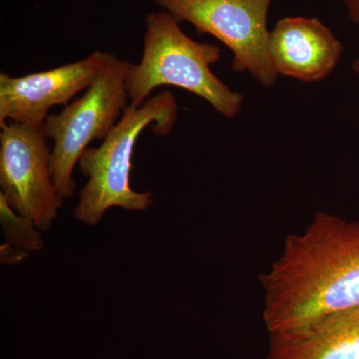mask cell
<instances>
[{"label": "cell", "instance_id": "4fadbf2b", "mask_svg": "<svg viewBox=\"0 0 359 359\" xmlns=\"http://www.w3.org/2000/svg\"><path fill=\"white\" fill-rule=\"evenodd\" d=\"M353 70L356 75L359 77V57L356 58L353 62Z\"/></svg>", "mask_w": 359, "mask_h": 359}, {"label": "cell", "instance_id": "6da1fadb", "mask_svg": "<svg viewBox=\"0 0 359 359\" xmlns=\"http://www.w3.org/2000/svg\"><path fill=\"white\" fill-rule=\"evenodd\" d=\"M269 334L359 309V221L318 212L259 276Z\"/></svg>", "mask_w": 359, "mask_h": 359}, {"label": "cell", "instance_id": "8fae6325", "mask_svg": "<svg viewBox=\"0 0 359 359\" xmlns=\"http://www.w3.org/2000/svg\"><path fill=\"white\" fill-rule=\"evenodd\" d=\"M28 252H23L18 248L14 247L11 243L6 242V244L0 248V261L4 264H15L22 261L27 257Z\"/></svg>", "mask_w": 359, "mask_h": 359}, {"label": "cell", "instance_id": "7c38bea8", "mask_svg": "<svg viewBox=\"0 0 359 359\" xmlns=\"http://www.w3.org/2000/svg\"><path fill=\"white\" fill-rule=\"evenodd\" d=\"M348 14L349 20L359 28V0H342Z\"/></svg>", "mask_w": 359, "mask_h": 359}, {"label": "cell", "instance_id": "7a4b0ae2", "mask_svg": "<svg viewBox=\"0 0 359 359\" xmlns=\"http://www.w3.org/2000/svg\"><path fill=\"white\" fill-rule=\"evenodd\" d=\"M145 27L143 55L140 62L130 65L127 75L129 105L140 107L156 88L175 86L204 99L224 117L238 116L242 94L231 90L211 69L221 59L219 46L191 39L165 11L147 14Z\"/></svg>", "mask_w": 359, "mask_h": 359}, {"label": "cell", "instance_id": "277c9868", "mask_svg": "<svg viewBox=\"0 0 359 359\" xmlns=\"http://www.w3.org/2000/svg\"><path fill=\"white\" fill-rule=\"evenodd\" d=\"M130 65L113 54H106L102 70L83 95L45 120L47 138L54 142L52 180L63 202L75 192L73 170L84 151L92 141L105 140L129 106L126 79Z\"/></svg>", "mask_w": 359, "mask_h": 359}, {"label": "cell", "instance_id": "ba28073f", "mask_svg": "<svg viewBox=\"0 0 359 359\" xmlns=\"http://www.w3.org/2000/svg\"><path fill=\"white\" fill-rule=\"evenodd\" d=\"M269 52L278 76L311 83L327 78L339 65L344 45L316 18H283L269 32Z\"/></svg>", "mask_w": 359, "mask_h": 359}, {"label": "cell", "instance_id": "9c48e42d", "mask_svg": "<svg viewBox=\"0 0 359 359\" xmlns=\"http://www.w3.org/2000/svg\"><path fill=\"white\" fill-rule=\"evenodd\" d=\"M266 359H359V309L269 334Z\"/></svg>", "mask_w": 359, "mask_h": 359}, {"label": "cell", "instance_id": "5b68a950", "mask_svg": "<svg viewBox=\"0 0 359 359\" xmlns=\"http://www.w3.org/2000/svg\"><path fill=\"white\" fill-rule=\"evenodd\" d=\"M273 0H154L181 22L210 34L233 53V70L247 72L264 87L278 75L269 57L268 15Z\"/></svg>", "mask_w": 359, "mask_h": 359}, {"label": "cell", "instance_id": "30bf717a", "mask_svg": "<svg viewBox=\"0 0 359 359\" xmlns=\"http://www.w3.org/2000/svg\"><path fill=\"white\" fill-rule=\"evenodd\" d=\"M0 222L7 242L23 252H35L43 248L41 231L32 219L20 216L0 193Z\"/></svg>", "mask_w": 359, "mask_h": 359}, {"label": "cell", "instance_id": "3957f363", "mask_svg": "<svg viewBox=\"0 0 359 359\" xmlns=\"http://www.w3.org/2000/svg\"><path fill=\"white\" fill-rule=\"evenodd\" d=\"M178 105L172 92L165 90L140 107L129 105L120 121L99 147L87 148L78 161L80 172L88 178L80 191L75 218L96 226L111 208L145 211L153 203L152 193H139L131 187L132 157L137 139L152 126L158 136L173 131Z\"/></svg>", "mask_w": 359, "mask_h": 359}, {"label": "cell", "instance_id": "52a82bcc", "mask_svg": "<svg viewBox=\"0 0 359 359\" xmlns=\"http://www.w3.org/2000/svg\"><path fill=\"white\" fill-rule=\"evenodd\" d=\"M106 54L95 51L76 62L25 76L0 73V125L44 123L52 107L68 105L93 84L105 65Z\"/></svg>", "mask_w": 359, "mask_h": 359}, {"label": "cell", "instance_id": "8992f818", "mask_svg": "<svg viewBox=\"0 0 359 359\" xmlns=\"http://www.w3.org/2000/svg\"><path fill=\"white\" fill-rule=\"evenodd\" d=\"M0 129V193L18 215L49 231L63 201L52 180L44 123L8 121Z\"/></svg>", "mask_w": 359, "mask_h": 359}]
</instances>
